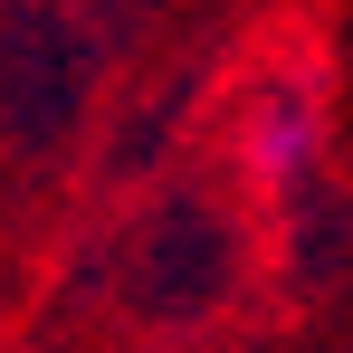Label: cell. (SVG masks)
<instances>
[{"label": "cell", "mask_w": 353, "mask_h": 353, "mask_svg": "<svg viewBox=\"0 0 353 353\" xmlns=\"http://www.w3.org/2000/svg\"><path fill=\"white\" fill-rule=\"evenodd\" d=\"M248 153H258V181H268L277 201H296V191H305V163H315V115H305L296 96H277V105L258 115V143H248Z\"/></svg>", "instance_id": "cell-1"}]
</instances>
